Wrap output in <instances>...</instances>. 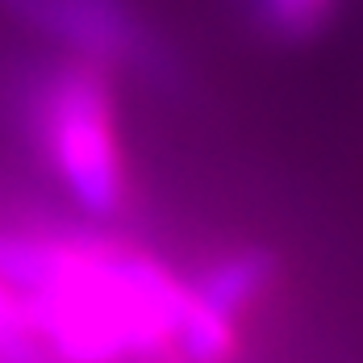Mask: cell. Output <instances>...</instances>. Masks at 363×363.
Masks as SVG:
<instances>
[{
	"instance_id": "1",
	"label": "cell",
	"mask_w": 363,
	"mask_h": 363,
	"mask_svg": "<svg viewBox=\"0 0 363 363\" xmlns=\"http://www.w3.org/2000/svg\"><path fill=\"white\" fill-rule=\"evenodd\" d=\"M0 276L38 342L75 363H109L172 342L184 284L159 263L92 242L0 238Z\"/></svg>"
},
{
	"instance_id": "2",
	"label": "cell",
	"mask_w": 363,
	"mask_h": 363,
	"mask_svg": "<svg viewBox=\"0 0 363 363\" xmlns=\"http://www.w3.org/2000/svg\"><path fill=\"white\" fill-rule=\"evenodd\" d=\"M38 130L67 196L92 218H113L125 205V159L105 67L79 59L50 75L38 101Z\"/></svg>"
},
{
	"instance_id": "3",
	"label": "cell",
	"mask_w": 363,
	"mask_h": 363,
	"mask_svg": "<svg viewBox=\"0 0 363 363\" xmlns=\"http://www.w3.org/2000/svg\"><path fill=\"white\" fill-rule=\"evenodd\" d=\"M259 289H263V263L255 255H230L201 280L184 284L172 342H180V351L192 363H221Z\"/></svg>"
},
{
	"instance_id": "4",
	"label": "cell",
	"mask_w": 363,
	"mask_h": 363,
	"mask_svg": "<svg viewBox=\"0 0 363 363\" xmlns=\"http://www.w3.org/2000/svg\"><path fill=\"white\" fill-rule=\"evenodd\" d=\"M0 9L26 17L96 67L125 63L143 46V26L125 0H0Z\"/></svg>"
},
{
	"instance_id": "5",
	"label": "cell",
	"mask_w": 363,
	"mask_h": 363,
	"mask_svg": "<svg viewBox=\"0 0 363 363\" xmlns=\"http://www.w3.org/2000/svg\"><path fill=\"white\" fill-rule=\"evenodd\" d=\"M255 13L267 34L284 42H305L330 21L334 0H255Z\"/></svg>"
},
{
	"instance_id": "6",
	"label": "cell",
	"mask_w": 363,
	"mask_h": 363,
	"mask_svg": "<svg viewBox=\"0 0 363 363\" xmlns=\"http://www.w3.org/2000/svg\"><path fill=\"white\" fill-rule=\"evenodd\" d=\"M34 359H38V338L26 322V309L17 301V292L0 276V363H34Z\"/></svg>"
}]
</instances>
